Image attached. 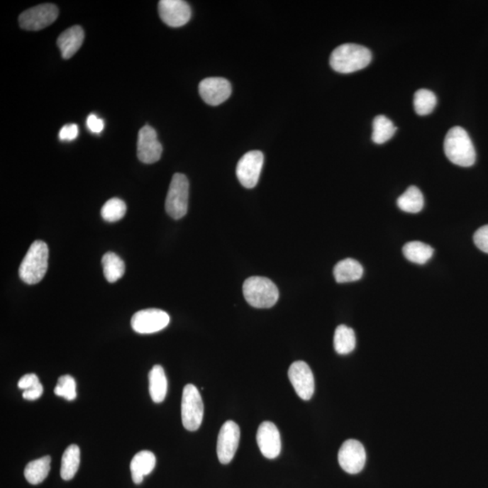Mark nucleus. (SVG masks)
Segmentation results:
<instances>
[{"instance_id":"f3484780","label":"nucleus","mask_w":488,"mask_h":488,"mask_svg":"<svg viewBox=\"0 0 488 488\" xmlns=\"http://www.w3.org/2000/svg\"><path fill=\"white\" fill-rule=\"evenodd\" d=\"M84 40V29L80 26H74L62 32L57 39L62 58L69 59L77 54Z\"/></svg>"},{"instance_id":"9d476101","label":"nucleus","mask_w":488,"mask_h":488,"mask_svg":"<svg viewBox=\"0 0 488 488\" xmlns=\"http://www.w3.org/2000/svg\"><path fill=\"white\" fill-rule=\"evenodd\" d=\"M289 379L299 398L304 401L311 400L315 392V379L306 362H293L289 369Z\"/></svg>"},{"instance_id":"473e14b6","label":"nucleus","mask_w":488,"mask_h":488,"mask_svg":"<svg viewBox=\"0 0 488 488\" xmlns=\"http://www.w3.org/2000/svg\"><path fill=\"white\" fill-rule=\"evenodd\" d=\"M87 127L92 133H101L104 128V122L101 118H98L96 115H89L87 118Z\"/></svg>"},{"instance_id":"393cba45","label":"nucleus","mask_w":488,"mask_h":488,"mask_svg":"<svg viewBox=\"0 0 488 488\" xmlns=\"http://www.w3.org/2000/svg\"><path fill=\"white\" fill-rule=\"evenodd\" d=\"M355 335L352 328L340 325L336 329L334 336L335 350L339 355H348L355 350Z\"/></svg>"},{"instance_id":"423d86ee","label":"nucleus","mask_w":488,"mask_h":488,"mask_svg":"<svg viewBox=\"0 0 488 488\" xmlns=\"http://www.w3.org/2000/svg\"><path fill=\"white\" fill-rule=\"evenodd\" d=\"M181 415L184 428L189 431L199 430L204 418V404L199 389L187 384L183 390Z\"/></svg>"},{"instance_id":"9b49d317","label":"nucleus","mask_w":488,"mask_h":488,"mask_svg":"<svg viewBox=\"0 0 488 488\" xmlns=\"http://www.w3.org/2000/svg\"><path fill=\"white\" fill-rule=\"evenodd\" d=\"M339 465L348 474L361 472L366 462L364 446L356 440H348L343 443L338 453Z\"/></svg>"},{"instance_id":"5701e85b","label":"nucleus","mask_w":488,"mask_h":488,"mask_svg":"<svg viewBox=\"0 0 488 488\" xmlns=\"http://www.w3.org/2000/svg\"><path fill=\"white\" fill-rule=\"evenodd\" d=\"M405 258L416 265H423L433 258V247L421 242H410L402 249Z\"/></svg>"},{"instance_id":"a211bd4d","label":"nucleus","mask_w":488,"mask_h":488,"mask_svg":"<svg viewBox=\"0 0 488 488\" xmlns=\"http://www.w3.org/2000/svg\"><path fill=\"white\" fill-rule=\"evenodd\" d=\"M156 467V457L151 451L143 450L135 455L131 463V477L135 484L143 483V478Z\"/></svg>"},{"instance_id":"a878e982","label":"nucleus","mask_w":488,"mask_h":488,"mask_svg":"<svg viewBox=\"0 0 488 488\" xmlns=\"http://www.w3.org/2000/svg\"><path fill=\"white\" fill-rule=\"evenodd\" d=\"M105 279L110 283L116 282L125 272V263L114 253H105L101 260Z\"/></svg>"},{"instance_id":"6e6552de","label":"nucleus","mask_w":488,"mask_h":488,"mask_svg":"<svg viewBox=\"0 0 488 488\" xmlns=\"http://www.w3.org/2000/svg\"><path fill=\"white\" fill-rule=\"evenodd\" d=\"M170 322L167 312L157 309H148L135 313L131 326L138 334H153L166 328Z\"/></svg>"},{"instance_id":"2f4dec72","label":"nucleus","mask_w":488,"mask_h":488,"mask_svg":"<svg viewBox=\"0 0 488 488\" xmlns=\"http://www.w3.org/2000/svg\"><path fill=\"white\" fill-rule=\"evenodd\" d=\"M79 130L77 124H67L61 128L59 138L61 140L72 141L78 137Z\"/></svg>"},{"instance_id":"b1692460","label":"nucleus","mask_w":488,"mask_h":488,"mask_svg":"<svg viewBox=\"0 0 488 488\" xmlns=\"http://www.w3.org/2000/svg\"><path fill=\"white\" fill-rule=\"evenodd\" d=\"M399 209L404 212L410 214L420 213L424 206L423 194L418 187L411 186L399 197L397 200Z\"/></svg>"},{"instance_id":"0eeeda50","label":"nucleus","mask_w":488,"mask_h":488,"mask_svg":"<svg viewBox=\"0 0 488 488\" xmlns=\"http://www.w3.org/2000/svg\"><path fill=\"white\" fill-rule=\"evenodd\" d=\"M59 14L57 6L43 4L29 9L19 16L18 21L23 29L38 31L48 28L56 21Z\"/></svg>"},{"instance_id":"4be33fe9","label":"nucleus","mask_w":488,"mask_h":488,"mask_svg":"<svg viewBox=\"0 0 488 488\" xmlns=\"http://www.w3.org/2000/svg\"><path fill=\"white\" fill-rule=\"evenodd\" d=\"M50 468L51 458L49 456L31 461L25 468L26 479L31 484H41L48 477Z\"/></svg>"},{"instance_id":"f257e3e1","label":"nucleus","mask_w":488,"mask_h":488,"mask_svg":"<svg viewBox=\"0 0 488 488\" xmlns=\"http://www.w3.org/2000/svg\"><path fill=\"white\" fill-rule=\"evenodd\" d=\"M444 151L448 160L458 166L468 167L476 162V150L470 135L461 127H453L445 138Z\"/></svg>"},{"instance_id":"72a5a7b5","label":"nucleus","mask_w":488,"mask_h":488,"mask_svg":"<svg viewBox=\"0 0 488 488\" xmlns=\"http://www.w3.org/2000/svg\"><path fill=\"white\" fill-rule=\"evenodd\" d=\"M38 382H39L38 377L35 374H28L21 377V380L18 381V387L21 390L26 391L28 389L34 387Z\"/></svg>"},{"instance_id":"bb28decb","label":"nucleus","mask_w":488,"mask_h":488,"mask_svg":"<svg viewBox=\"0 0 488 488\" xmlns=\"http://www.w3.org/2000/svg\"><path fill=\"white\" fill-rule=\"evenodd\" d=\"M372 140L375 143L384 144L391 140L395 133H396L397 128L394 126L391 120L384 115H379L375 117L374 122H372Z\"/></svg>"},{"instance_id":"6ab92c4d","label":"nucleus","mask_w":488,"mask_h":488,"mask_svg":"<svg viewBox=\"0 0 488 488\" xmlns=\"http://www.w3.org/2000/svg\"><path fill=\"white\" fill-rule=\"evenodd\" d=\"M364 274V268L354 259L348 258L341 260L334 268V276L336 282L348 283L360 279Z\"/></svg>"},{"instance_id":"c756f323","label":"nucleus","mask_w":488,"mask_h":488,"mask_svg":"<svg viewBox=\"0 0 488 488\" xmlns=\"http://www.w3.org/2000/svg\"><path fill=\"white\" fill-rule=\"evenodd\" d=\"M55 394L59 397H64L65 400L74 401L77 398V382L71 375H62L58 379L55 388Z\"/></svg>"},{"instance_id":"39448f33","label":"nucleus","mask_w":488,"mask_h":488,"mask_svg":"<svg viewBox=\"0 0 488 488\" xmlns=\"http://www.w3.org/2000/svg\"><path fill=\"white\" fill-rule=\"evenodd\" d=\"M189 182L183 174H174L166 199V211L174 220L183 218L189 209Z\"/></svg>"},{"instance_id":"dca6fc26","label":"nucleus","mask_w":488,"mask_h":488,"mask_svg":"<svg viewBox=\"0 0 488 488\" xmlns=\"http://www.w3.org/2000/svg\"><path fill=\"white\" fill-rule=\"evenodd\" d=\"M257 443L260 453L269 460L279 456L282 451V440L278 428L270 421L262 422L257 431Z\"/></svg>"},{"instance_id":"f704fd0d","label":"nucleus","mask_w":488,"mask_h":488,"mask_svg":"<svg viewBox=\"0 0 488 488\" xmlns=\"http://www.w3.org/2000/svg\"><path fill=\"white\" fill-rule=\"evenodd\" d=\"M43 392H44V388L40 382H38L34 387L23 392V398L28 401H35L42 396Z\"/></svg>"},{"instance_id":"7ed1b4c3","label":"nucleus","mask_w":488,"mask_h":488,"mask_svg":"<svg viewBox=\"0 0 488 488\" xmlns=\"http://www.w3.org/2000/svg\"><path fill=\"white\" fill-rule=\"evenodd\" d=\"M49 250L48 244L35 240L31 244L19 267V277L28 285L40 282L48 268Z\"/></svg>"},{"instance_id":"1a4fd4ad","label":"nucleus","mask_w":488,"mask_h":488,"mask_svg":"<svg viewBox=\"0 0 488 488\" xmlns=\"http://www.w3.org/2000/svg\"><path fill=\"white\" fill-rule=\"evenodd\" d=\"M265 156L259 150H253L240 158L236 167L237 177L246 189H253L259 182Z\"/></svg>"},{"instance_id":"ddd939ff","label":"nucleus","mask_w":488,"mask_h":488,"mask_svg":"<svg viewBox=\"0 0 488 488\" xmlns=\"http://www.w3.org/2000/svg\"><path fill=\"white\" fill-rule=\"evenodd\" d=\"M240 428L233 421H226L221 428L217 440V456L222 464H229L235 455L240 441Z\"/></svg>"},{"instance_id":"f8f14e48","label":"nucleus","mask_w":488,"mask_h":488,"mask_svg":"<svg viewBox=\"0 0 488 488\" xmlns=\"http://www.w3.org/2000/svg\"><path fill=\"white\" fill-rule=\"evenodd\" d=\"M161 21L171 28H180L189 22L192 11L189 3L182 0H161L158 3Z\"/></svg>"},{"instance_id":"aec40b11","label":"nucleus","mask_w":488,"mask_h":488,"mask_svg":"<svg viewBox=\"0 0 488 488\" xmlns=\"http://www.w3.org/2000/svg\"><path fill=\"white\" fill-rule=\"evenodd\" d=\"M148 379H150L151 399L156 404H160L166 398L167 392V380L162 366H153L150 375H148Z\"/></svg>"},{"instance_id":"7c9ffc66","label":"nucleus","mask_w":488,"mask_h":488,"mask_svg":"<svg viewBox=\"0 0 488 488\" xmlns=\"http://www.w3.org/2000/svg\"><path fill=\"white\" fill-rule=\"evenodd\" d=\"M474 243L478 249L488 255V226L481 227L475 233Z\"/></svg>"},{"instance_id":"4468645a","label":"nucleus","mask_w":488,"mask_h":488,"mask_svg":"<svg viewBox=\"0 0 488 488\" xmlns=\"http://www.w3.org/2000/svg\"><path fill=\"white\" fill-rule=\"evenodd\" d=\"M162 145L157 140V131L152 127H143L138 133L137 153L138 160L145 164H153L160 160Z\"/></svg>"},{"instance_id":"cd10ccee","label":"nucleus","mask_w":488,"mask_h":488,"mask_svg":"<svg viewBox=\"0 0 488 488\" xmlns=\"http://www.w3.org/2000/svg\"><path fill=\"white\" fill-rule=\"evenodd\" d=\"M415 111L421 116H425L433 111L437 104L436 95L430 90L421 89L415 92L414 100Z\"/></svg>"},{"instance_id":"2eb2a0df","label":"nucleus","mask_w":488,"mask_h":488,"mask_svg":"<svg viewBox=\"0 0 488 488\" xmlns=\"http://www.w3.org/2000/svg\"><path fill=\"white\" fill-rule=\"evenodd\" d=\"M232 94L229 81L221 77L204 79L199 84V94L206 104L211 106H218L228 100Z\"/></svg>"},{"instance_id":"20e7f679","label":"nucleus","mask_w":488,"mask_h":488,"mask_svg":"<svg viewBox=\"0 0 488 488\" xmlns=\"http://www.w3.org/2000/svg\"><path fill=\"white\" fill-rule=\"evenodd\" d=\"M243 292L246 301L253 308L270 309L279 299V289L272 280L265 277H250L243 283Z\"/></svg>"},{"instance_id":"412c9836","label":"nucleus","mask_w":488,"mask_h":488,"mask_svg":"<svg viewBox=\"0 0 488 488\" xmlns=\"http://www.w3.org/2000/svg\"><path fill=\"white\" fill-rule=\"evenodd\" d=\"M80 448L77 445L69 446L62 458L60 473L62 479L69 481L74 477L80 466Z\"/></svg>"},{"instance_id":"f03ea898","label":"nucleus","mask_w":488,"mask_h":488,"mask_svg":"<svg viewBox=\"0 0 488 488\" xmlns=\"http://www.w3.org/2000/svg\"><path fill=\"white\" fill-rule=\"evenodd\" d=\"M372 61V52L365 46L345 44L338 46L331 56V65L340 74H351L367 67Z\"/></svg>"},{"instance_id":"c85d7f7f","label":"nucleus","mask_w":488,"mask_h":488,"mask_svg":"<svg viewBox=\"0 0 488 488\" xmlns=\"http://www.w3.org/2000/svg\"><path fill=\"white\" fill-rule=\"evenodd\" d=\"M126 212L127 206L123 201L118 199H111L108 200L102 206L101 214L105 221L113 223L123 218Z\"/></svg>"}]
</instances>
